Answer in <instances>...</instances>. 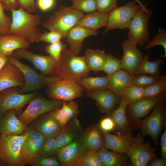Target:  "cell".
Segmentation results:
<instances>
[{
  "mask_svg": "<svg viewBox=\"0 0 166 166\" xmlns=\"http://www.w3.org/2000/svg\"><path fill=\"white\" fill-rule=\"evenodd\" d=\"M12 22L7 34L22 37L29 43H38L41 33L38 26L41 16L30 14L21 8L10 10Z\"/></svg>",
  "mask_w": 166,
  "mask_h": 166,
  "instance_id": "6da1fadb",
  "label": "cell"
},
{
  "mask_svg": "<svg viewBox=\"0 0 166 166\" xmlns=\"http://www.w3.org/2000/svg\"><path fill=\"white\" fill-rule=\"evenodd\" d=\"M89 72L84 57L75 55L66 46L61 52L55 76L77 82Z\"/></svg>",
  "mask_w": 166,
  "mask_h": 166,
  "instance_id": "7a4b0ae2",
  "label": "cell"
},
{
  "mask_svg": "<svg viewBox=\"0 0 166 166\" xmlns=\"http://www.w3.org/2000/svg\"><path fill=\"white\" fill-rule=\"evenodd\" d=\"M84 15V12L71 6L61 5L43 23L42 26L50 31L56 32L65 38L69 30L76 25Z\"/></svg>",
  "mask_w": 166,
  "mask_h": 166,
  "instance_id": "3957f363",
  "label": "cell"
},
{
  "mask_svg": "<svg viewBox=\"0 0 166 166\" xmlns=\"http://www.w3.org/2000/svg\"><path fill=\"white\" fill-rule=\"evenodd\" d=\"M27 135V131L21 135L0 134V159L2 165L23 166L20 150Z\"/></svg>",
  "mask_w": 166,
  "mask_h": 166,
  "instance_id": "277c9868",
  "label": "cell"
},
{
  "mask_svg": "<svg viewBox=\"0 0 166 166\" xmlns=\"http://www.w3.org/2000/svg\"><path fill=\"white\" fill-rule=\"evenodd\" d=\"M8 60L17 66L22 71L25 80L24 86L20 89V93L25 94L38 90L62 79L57 76L50 77L39 73L28 65L20 62L10 56Z\"/></svg>",
  "mask_w": 166,
  "mask_h": 166,
  "instance_id": "5b68a950",
  "label": "cell"
},
{
  "mask_svg": "<svg viewBox=\"0 0 166 166\" xmlns=\"http://www.w3.org/2000/svg\"><path fill=\"white\" fill-rule=\"evenodd\" d=\"M152 12L146 7L141 8L135 13L128 29L127 39L131 42L144 45L150 40L148 30L149 20Z\"/></svg>",
  "mask_w": 166,
  "mask_h": 166,
  "instance_id": "8992f818",
  "label": "cell"
},
{
  "mask_svg": "<svg viewBox=\"0 0 166 166\" xmlns=\"http://www.w3.org/2000/svg\"><path fill=\"white\" fill-rule=\"evenodd\" d=\"M37 95L30 101L27 108L19 116V119L26 125L45 113L60 108L64 102L56 99L49 100Z\"/></svg>",
  "mask_w": 166,
  "mask_h": 166,
  "instance_id": "52a82bcc",
  "label": "cell"
},
{
  "mask_svg": "<svg viewBox=\"0 0 166 166\" xmlns=\"http://www.w3.org/2000/svg\"><path fill=\"white\" fill-rule=\"evenodd\" d=\"M141 8L136 0L117 7L109 13L108 25L103 34L114 29H128L135 14Z\"/></svg>",
  "mask_w": 166,
  "mask_h": 166,
  "instance_id": "ba28073f",
  "label": "cell"
},
{
  "mask_svg": "<svg viewBox=\"0 0 166 166\" xmlns=\"http://www.w3.org/2000/svg\"><path fill=\"white\" fill-rule=\"evenodd\" d=\"M11 56L18 60L25 59L32 63L43 74L50 77L55 76L56 70L59 62L52 56L38 54L27 50L20 49L14 51Z\"/></svg>",
  "mask_w": 166,
  "mask_h": 166,
  "instance_id": "9c48e42d",
  "label": "cell"
},
{
  "mask_svg": "<svg viewBox=\"0 0 166 166\" xmlns=\"http://www.w3.org/2000/svg\"><path fill=\"white\" fill-rule=\"evenodd\" d=\"M165 117L164 103L155 107L149 115L142 121L140 128L141 135H149L154 143L158 145L159 136L165 123Z\"/></svg>",
  "mask_w": 166,
  "mask_h": 166,
  "instance_id": "30bf717a",
  "label": "cell"
},
{
  "mask_svg": "<svg viewBox=\"0 0 166 166\" xmlns=\"http://www.w3.org/2000/svg\"><path fill=\"white\" fill-rule=\"evenodd\" d=\"M143 136L138 133L126 152L132 166H146L152 159L156 156L155 149L152 148L149 143H144Z\"/></svg>",
  "mask_w": 166,
  "mask_h": 166,
  "instance_id": "8fae6325",
  "label": "cell"
},
{
  "mask_svg": "<svg viewBox=\"0 0 166 166\" xmlns=\"http://www.w3.org/2000/svg\"><path fill=\"white\" fill-rule=\"evenodd\" d=\"M17 87L5 89L0 93V115L11 109L17 111L22 108L34 96L38 94L35 92L22 94Z\"/></svg>",
  "mask_w": 166,
  "mask_h": 166,
  "instance_id": "7c38bea8",
  "label": "cell"
},
{
  "mask_svg": "<svg viewBox=\"0 0 166 166\" xmlns=\"http://www.w3.org/2000/svg\"><path fill=\"white\" fill-rule=\"evenodd\" d=\"M48 93L53 99L68 101L80 97L83 89L77 82L61 80L48 85Z\"/></svg>",
  "mask_w": 166,
  "mask_h": 166,
  "instance_id": "4fadbf2b",
  "label": "cell"
},
{
  "mask_svg": "<svg viewBox=\"0 0 166 166\" xmlns=\"http://www.w3.org/2000/svg\"><path fill=\"white\" fill-rule=\"evenodd\" d=\"M87 150L82 143L80 135L72 142L59 148L57 156L61 165L79 166Z\"/></svg>",
  "mask_w": 166,
  "mask_h": 166,
  "instance_id": "5bb4252c",
  "label": "cell"
},
{
  "mask_svg": "<svg viewBox=\"0 0 166 166\" xmlns=\"http://www.w3.org/2000/svg\"><path fill=\"white\" fill-rule=\"evenodd\" d=\"M28 135L22 146L20 157L23 165L29 164L39 154L45 140L44 137L34 128L27 130Z\"/></svg>",
  "mask_w": 166,
  "mask_h": 166,
  "instance_id": "9a60e30c",
  "label": "cell"
},
{
  "mask_svg": "<svg viewBox=\"0 0 166 166\" xmlns=\"http://www.w3.org/2000/svg\"><path fill=\"white\" fill-rule=\"evenodd\" d=\"M137 45L127 39L124 40L121 45L123 51V56L121 60V68L133 75L143 57V53L137 48Z\"/></svg>",
  "mask_w": 166,
  "mask_h": 166,
  "instance_id": "2e32d148",
  "label": "cell"
},
{
  "mask_svg": "<svg viewBox=\"0 0 166 166\" xmlns=\"http://www.w3.org/2000/svg\"><path fill=\"white\" fill-rule=\"evenodd\" d=\"M25 83L23 75L19 69L7 60L0 71V93L6 89L19 86Z\"/></svg>",
  "mask_w": 166,
  "mask_h": 166,
  "instance_id": "e0dca14e",
  "label": "cell"
},
{
  "mask_svg": "<svg viewBox=\"0 0 166 166\" xmlns=\"http://www.w3.org/2000/svg\"><path fill=\"white\" fill-rule=\"evenodd\" d=\"M86 95L96 101V105L101 112L106 114L114 110L121 99L109 89L88 92Z\"/></svg>",
  "mask_w": 166,
  "mask_h": 166,
  "instance_id": "ac0fdd59",
  "label": "cell"
},
{
  "mask_svg": "<svg viewBox=\"0 0 166 166\" xmlns=\"http://www.w3.org/2000/svg\"><path fill=\"white\" fill-rule=\"evenodd\" d=\"M98 33L86 28L76 25L68 31L65 38L70 50L78 55L83 46V42L86 38L92 36H97Z\"/></svg>",
  "mask_w": 166,
  "mask_h": 166,
  "instance_id": "d6986e66",
  "label": "cell"
},
{
  "mask_svg": "<svg viewBox=\"0 0 166 166\" xmlns=\"http://www.w3.org/2000/svg\"><path fill=\"white\" fill-rule=\"evenodd\" d=\"M166 94L152 98H143L128 104L131 114L135 119H139L148 115L156 106L163 103Z\"/></svg>",
  "mask_w": 166,
  "mask_h": 166,
  "instance_id": "ffe728a7",
  "label": "cell"
},
{
  "mask_svg": "<svg viewBox=\"0 0 166 166\" xmlns=\"http://www.w3.org/2000/svg\"><path fill=\"white\" fill-rule=\"evenodd\" d=\"M105 141V147L112 151L120 153H126L134 140L130 134L115 135L102 132Z\"/></svg>",
  "mask_w": 166,
  "mask_h": 166,
  "instance_id": "44dd1931",
  "label": "cell"
},
{
  "mask_svg": "<svg viewBox=\"0 0 166 166\" xmlns=\"http://www.w3.org/2000/svg\"><path fill=\"white\" fill-rule=\"evenodd\" d=\"M6 112L0 120V134H21L25 129L26 124L17 117L14 110Z\"/></svg>",
  "mask_w": 166,
  "mask_h": 166,
  "instance_id": "7402d4cb",
  "label": "cell"
},
{
  "mask_svg": "<svg viewBox=\"0 0 166 166\" xmlns=\"http://www.w3.org/2000/svg\"><path fill=\"white\" fill-rule=\"evenodd\" d=\"M81 126L78 119L75 117L72 119L69 123L62 128L61 131L55 137L58 148L71 142L81 135Z\"/></svg>",
  "mask_w": 166,
  "mask_h": 166,
  "instance_id": "603a6c76",
  "label": "cell"
},
{
  "mask_svg": "<svg viewBox=\"0 0 166 166\" xmlns=\"http://www.w3.org/2000/svg\"><path fill=\"white\" fill-rule=\"evenodd\" d=\"M30 43L23 38L9 34L0 36V54L9 57L15 50L27 49Z\"/></svg>",
  "mask_w": 166,
  "mask_h": 166,
  "instance_id": "cb8c5ba5",
  "label": "cell"
},
{
  "mask_svg": "<svg viewBox=\"0 0 166 166\" xmlns=\"http://www.w3.org/2000/svg\"><path fill=\"white\" fill-rule=\"evenodd\" d=\"M82 143L87 149L98 151L105 146L104 139L99 127L93 125L81 135Z\"/></svg>",
  "mask_w": 166,
  "mask_h": 166,
  "instance_id": "d4e9b609",
  "label": "cell"
},
{
  "mask_svg": "<svg viewBox=\"0 0 166 166\" xmlns=\"http://www.w3.org/2000/svg\"><path fill=\"white\" fill-rule=\"evenodd\" d=\"M34 128L40 132L45 139L56 137L62 129L52 113L36 122Z\"/></svg>",
  "mask_w": 166,
  "mask_h": 166,
  "instance_id": "484cf974",
  "label": "cell"
},
{
  "mask_svg": "<svg viewBox=\"0 0 166 166\" xmlns=\"http://www.w3.org/2000/svg\"><path fill=\"white\" fill-rule=\"evenodd\" d=\"M135 77L121 69L109 77V89L117 96L121 97L124 90L129 85Z\"/></svg>",
  "mask_w": 166,
  "mask_h": 166,
  "instance_id": "4316f807",
  "label": "cell"
},
{
  "mask_svg": "<svg viewBox=\"0 0 166 166\" xmlns=\"http://www.w3.org/2000/svg\"><path fill=\"white\" fill-rule=\"evenodd\" d=\"M108 17L109 13L97 10L84 14L76 25L97 31L101 27L107 26Z\"/></svg>",
  "mask_w": 166,
  "mask_h": 166,
  "instance_id": "83f0119b",
  "label": "cell"
},
{
  "mask_svg": "<svg viewBox=\"0 0 166 166\" xmlns=\"http://www.w3.org/2000/svg\"><path fill=\"white\" fill-rule=\"evenodd\" d=\"M107 54L104 50L100 49L87 48L84 57L89 71L95 73L101 71Z\"/></svg>",
  "mask_w": 166,
  "mask_h": 166,
  "instance_id": "f1b7e54d",
  "label": "cell"
},
{
  "mask_svg": "<svg viewBox=\"0 0 166 166\" xmlns=\"http://www.w3.org/2000/svg\"><path fill=\"white\" fill-rule=\"evenodd\" d=\"M109 77L107 75L92 77L87 76L77 82L88 92L109 89Z\"/></svg>",
  "mask_w": 166,
  "mask_h": 166,
  "instance_id": "f546056e",
  "label": "cell"
},
{
  "mask_svg": "<svg viewBox=\"0 0 166 166\" xmlns=\"http://www.w3.org/2000/svg\"><path fill=\"white\" fill-rule=\"evenodd\" d=\"M128 104L127 100L121 97L118 106L111 113L110 117L114 121L116 127L122 132H124L128 127V122L126 111Z\"/></svg>",
  "mask_w": 166,
  "mask_h": 166,
  "instance_id": "4dcf8cb0",
  "label": "cell"
},
{
  "mask_svg": "<svg viewBox=\"0 0 166 166\" xmlns=\"http://www.w3.org/2000/svg\"><path fill=\"white\" fill-rule=\"evenodd\" d=\"M149 56L148 53L143 56L139 66L134 73V75L146 74L153 76H160V67L163 62V60L158 58L151 61L149 60Z\"/></svg>",
  "mask_w": 166,
  "mask_h": 166,
  "instance_id": "1f68e13d",
  "label": "cell"
},
{
  "mask_svg": "<svg viewBox=\"0 0 166 166\" xmlns=\"http://www.w3.org/2000/svg\"><path fill=\"white\" fill-rule=\"evenodd\" d=\"M100 160L103 166H122L126 164L123 153L108 150L103 147L97 151Z\"/></svg>",
  "mask_w": 166,
  "mask_h": 166,
  "instance_id": "d6a6232c",
  "label": "cell"
},
{
  "mask_svg": "<svg viewBox=\"0 0 166 166\" xmlns=\"http://www.w3.org/2000/svg\"><path fill=\"white\" fill-rule=\"evenodd\" d=\"M166 93V76H164L156 83L144 88L143 98H152Z\"/></svg>",
  "mask_w": 166,
  "mask_h": 166,
  "instance_id": "836d02e7",
  "label": "cell"
},
{
  "mask_svg": "<svg viewBox=\"0 0 166 166\" xmlns=\"http://www.w3.org/2000/svg\"><path fill=\"white\" fill-rule=\"evenodd\" d=\"M144 92V88L129 85L124 90L121 97L125 98L129 104L143 98Z\"/></svg>",
  "mask_w": 166,
  "mask_h": 166,
  "instance_id": "e575fe53",
  "label": "cell"
},
{
  "mask_svg": "<svg viewBox=\"0 0 166 166\" xmlns=\"http://www.w3.org/2000/svg\"><path fill=\"white\" fill-rule=\"evenodd\" d=\"M163 76H153L146 74H140L135 76L129 85L145 88L161 79Z\"/></svg>",
  "mask_w": 166,
  "mask_h": 166,
  "instance_id": "d590c367",
  "label": "cell"
},
{
  "mask_svg": "<svg viewBox=\"0 0 166 166\" xmlns=\"http://www.w3.org/2000/svg\"><path fill=\"white\" fill-rule=\"evenodd\" d=\"M121 69V60L107 54L102 71L110 76Z\"/></svg>",
  "mask_w": 166,
  "mask_h": 166,
  "instance_id": "8d00e7d4",
  "label": "cell"
},
{
  "mask_svg": "<svg viewBox=\"0 0 166 166\" xmlns=\"http://www.w3.org/2000/svg\"><path fill=\"white\" fill-rule=\"evenodd\" d=\"M32 166H59L61 164L57 156L55 155L45 156L38 155L29 164Z\"/></svg>",
  "mask_w": 166,
  "mask_h": 166,
  "instance_id": "74e56055",
  "label": "cell"
},
{
  "mask_svg": "<svg viewBox=\"0 0 166 166\" xmlns=\"http://www.w3.org/2000/svg\"><path fill=\"white\" fill-rule=\"evenodd\" d=\"M160 45L163 47L164 54L162 57H166V31L164 29H160L152 40H149L147 43L145 50H147L154 46Z\"/></svg>",
  "mask_w": 166,
  "mask_h": 166,
  "instance_id": "f35d334b",
  "label": "cell"
},
{
  "mask_svg": "<svg viewBox=\"0 0 166 166\" xmlns=\"http://www.w3.org/2000/svg\"><path fill=\"white\" fill-rule=\"evenodd\" d=\"M59 149L55 137L45 139L38 155L45 156H50L57 154Z\"/></svg>",
  "mask_w": 166,
  "mask_h": 166,
  "instance_id": "ab89813d",
  "label": "cell"
},
{
  "mask_svg": "<svg viewBox=\"0 0 166 166\" xmlns=\"http://www.w3.org/2000/svg\"><path fill=\"white\" fill-rule=\"evenodd\" d=\"M73 8L88 13L97 10L94 0H70Z\"/></svg>",
  "mask_w": 166,
  "mask_h": 166,
  "instance_id": "60d3db41",
  "label": "cell"
},
{
  "mask_svg": "<svg viewBox=\"0 0 166 166\" xmlns=\"http://www.w3.org/2000/svg\"><path fill=\"white\" fill-rule=\"evenodd\" d=\"M78 106L77 104L73 100L64 101L61 108L68 120L76 117L79 111L78 109Z\"/></svg>",
  "mask_w": 166,
  "mask_h": 166,
  "instance_id": "b9f144b4",
  "label": "cell"
},
{
  "mask_svg": "<svg viewBox=\"0 0 166 166\" xmlns=\"http://www.w3.org/2000/svg\"><path fill=\"white\" fill-rule=\"evenodd\" d=\"M97 10L109 13L117 7L118 0H94Z\"/></svg>",
  "mask_w": 166,
  "mask_h": 166,
  "instance_id": "7bdbcfd3",
  "label": "cell"
},
{
  "mask_svg": "<svg viewBox=\"0 0 166 166\" xmlns=\"http://www.w3.org/2000/svg\"><path fill=\"white\" fill-rule=\"evenodd\" d=\"M65 47V45L60 41L49 44L45 46V49L49 55L57 59H58L62 51Z\"/></svg>",
  "mask_w": 166,
  "mask_h": 166,
  "instance_id": "ee69618b",
  "label": "cell"
},
{
  "mask_svg": "<svg viewBox=\"0 0 166 166\" xmlns=\"http://www.w3.org/2000/svg\"><path fill=\"white\" fill-rule=\"evenodd\" d=\"M3 7L0 2V33L2 35L7 34L12 19L6 15Z\"/></svg>",
  "mask_w": 166,
  "mask_h": 166,
  "instance_id": "f6af8a7d",
  "label": "cell"
},
{
  "mask_svg": "<svg viewBox=\"0 0 166 166\" xmlns=\"http://www.w3.org/2000/svg\"><path fill=\"white\" fill-rule=\"evenodd\" d=\"M62 38L59 33L52 31L41 33L39 37L40 42L42 41L49 44L61 41Z\"/></svg>",
  "mask_w": 166,
  "mask_h": 166,
  "instance_id": "bcb514c9",
  "label": "cell"
},
{
  "mask_svg": "<svg viewBox=\"0 0 166 166\" xmlns=\"http://www.w3.org/2000/svg\"><path fill=\"white\" fill-rule=\"evenodd\" d=\"M115 127L114 122L111 117L103 119L99 124V128L101 132H109L114 130Z\"/></svg>",
  "mask_w": 166,
  "mask_h": 166,
  "instance_id": "7dc6e473",
  "label": "cell"
},
{
  "mask_svg": "<svg viewBox=\"0 0 166 166\" xmlns=\"http://www.w3.org/2000/svg\"><path fill=\"white\" fill-rule=\"evenodd\" d=\"M18 6L30 13L34 12L37 8L35 0H18Z\"/></svg>",
  "mask_w": 166,
  "mask_h": 166,
  "instance_id": "c3c4849f",
  "label": "cell"
},
{
  "mask_svg": "<svg viewBox=\"0 0 166 166\" xmlns=\"http://www.w3.org/2000/svg\"><path fill=\"white\" fill-rule=\"evenodd\" d=\"M52 113L54 118L62 128L68 123L69 121L64 115L61 107L53 110Z\"/></svg>",
  "mask_w": 166,
  "mask_h": 166,
  "instance_id": "681fc988",
  "label": "cell"
},
{
  "mask_svg": "<svg viewBox=\"0 0 166 166\" xmlns=\"http://www.w3.org/2000/svg\"><path fill=\"white\" fill-rule=\"evenodd\" d=\"M37 7L42 11H46L51 9L54 6L55 0H37Z\"/></svg>",
  "mask_w": 166,
  "mask_h": 166,
  "instance_id": "f907efd6",
  "label": "cell"
},
{
  "mask_svg": "<svg viewBox=\"0 0 166 166\" xmlns=\"http://www.w3.org/2000/svg\"><path fill=\"white\" fill-rule=\"evenodd\" d=\"M5 10L10 11L16 9L18 6V0H0Z\"/></svg>",
  "mask_w": 166,
  "mask_h": 166,
  "instance_id": "816d5d0a",
  "label": "cell"
},
{
  "mask_svg": "<svg viewBox=\"0 0 166 166\" xmlns=\"http://www.w3.org/2000/svg\"><path fill=\"white\" fill-rule=\"evenodd\" d=\"M165 130L162 135L160 138V145L161 151L160 156L161 158L166 160V125L165 122L164 125Z\"/></svg>",
  "mask_w": 166,
  "mask_h": 166,
  "instance_id": "f5cc1de1",
  "label": "cell"
},
{
  "mask_svg": "<svg viewBox=\"0 0 166 166\" xmlns=\"http://www.w3.org/2000/svg\"><path fill=\"white\" fill-rule=\"evenodd\" d=\"M147 165L149 166H165L166 160L162 158L155 157L152 159L148 163Z\"/></svg>",
  "mask_w": 166,
  "mask_h": 166,
  "instance_id": "db71d44e",
  "label": "cell"
},
{
  "mask_svg": "<svg viewBox=\"0 0 166 166\" xmlns=\"http://www.w3.org/2000/svg\"><path fill=\"white\" fill-rule=\"evenodd\" d=\"M9 57L0 54V71L8 60Z\"/></svg>",
  "mask_w": 166,
  "mask_h": 166,
  "instance_id": "11a10c76",
  "label": "cell"
},
{
  "mask_svg": "<svg viewBox=\"0 0 166 166\" xmlns=\"http://www.w3.org/2000/svg\"><path fill=\"white\" fill-rule=\"evenodd\" d=\"M137 3L139 4L143 8L145 6L143 5L140 0H136Z\"/></svg>",
  "mask_w": 166,
  "mask_h": 166,
  "instance_id": "9f6ffc18",
  "label": "cell"
},
{
  "mask_svg": "<svg viewBox=\"0 0 166 166\" xmlns=\"http://www.w3.org/2000/svg\"><path fill=\"white\" fill-rule=\"evenodd\" d=\"M0 166H2V164L0 159Z\"/></svg>",
  "mask_w": 166,
  "mask_h": 166,
  "instance_id": "6f0895ef",
  "label": "cell"
},
{
  "mask_svg": "<svg viewBox=\"0 0 166 166\" xmlns=\"http://www.w3.org/2000/svg\"><path fill=\"white\" fill-rule=\"evenodd\" d=\"M2 35L0 33V36H1Z\"/></svg>",
  "mask_w": 166,
  "mask_h": 166,
  "instance_id": "680465c9",
  "label": "cell"
}]
</instances>
